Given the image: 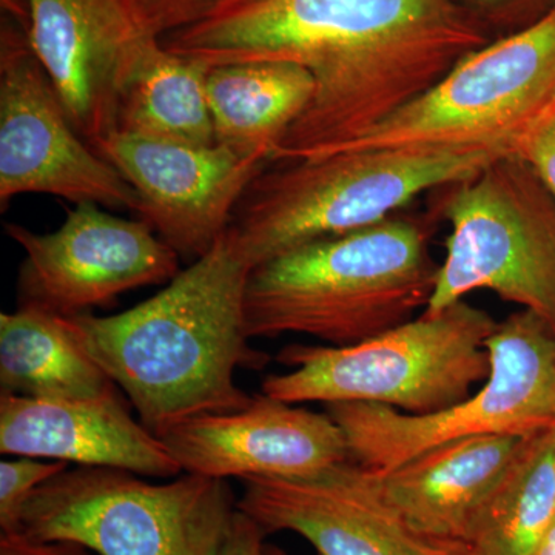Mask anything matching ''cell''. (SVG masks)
<instances>
[{"label":"cell","mask_w":555,"mask_h":555,"mask_svg":"<svg viewBox=\"0 0 555 555\" xmlns=\"http://www.w3.org/2000/svg\"><path fill=\"white\" fill-rule=\"evenodd\" d=\"M0 452L163 480L182 474L169 447L134 418L119 389L94 398L2 393Z\"/></svg>","instance_id":"16"},{"label":"cell","mask_w":555,"mask_h":555,"mask_svg":"<svg viewBox=\"0 0 555 555\" xmlns=\"http://www.w3.org/2000/svg\"><path fill=\"white\" fill-rule=\"evenodd\" d=\"M264 545L266 532L261 526L238 511L221 555H262Z\"/></svg>","instance_id":"26"},{"label":"cell","mask_w":555,"mask_h":555,"mask_svg":"<svg viewBox=\"0 0 555 555\" xmlns=\"http://www.w3.org/2000/svg\"><path fill=\"white\" fill-rule=\"evenodd\" d=\"M238 511L221 478L185 473L153 483L129 470L78 466L36 489L20 532L96 555H221Z\"/></svg>","instance_id":"6"},{"label":"cell","mask_w":555,"mask_h":555,"mask_svg":"<svg viewBox=\"0 0 555 555\" xmlns=\"http://www.w3.org/2000/svg\"><path fill=\"white\" fill-rule=\"evenodd\" d=\"M238 509L266 535L294 532L318 555H466L404 524L379 491L375 473L352 460L306 478H250Z\"/></svg>","instance_id":"14"},{"label":"cell","mask_w":555,"mask_h":555,"mask_svg":"<svg viewBox=\"0 0 555 555\" xmlns=\"http://www.w3.org/2000/svg\"><path fill=\"white\" fill-rule=\"evenodd\" d=\"M429 236L426 222L393 215L257 266L247 280V337L299 334L345 347L406 323L436 287Z\"/></svg>","instance_id":"3"},{"label":"cell","mask_w":555,"mask_h":555,"mask_svg":"<svg viewBox=\"0 0 555 555\" xmlns=\"http://www.w3.org/2000/svg\"><path fill=\"white\" fill-rule=\"evenodd\" d=\"M25 193L69 203L141 208L138 193L73 126L60 94L21 28L0 43V206Z\"/></svg>","instance_id":"10"},{"label":"cell","mask_w":555,"mask_h":555,"mask_svg":"<svg viewBox=\"0 0 555 555\" xmlns=\"http://www.w3.org/2000/svg\"><path fill=\"white\" fill-rule=\"evenodd\" d=\"M141 201L139 215L179 257H203L268 160L224 145H192L116 131L98 149Z\"/></svg>","instance_id":"13"},{"label":"cell","mask_w":555,"mask_h":555,"mask_svg":"<svg viewBox=\"0 0 555 555\" xmlns=\"http://www.w3.org/2000/svg\"><path fill=\"white\" fill-rule=\"evenodd\" d=\"M555 520V427L525 437L466 537V555H532Z\"/></svg>","instance_id":"20"},{"label":"cell","mask_w":555,"mask_h":555,"mask_svg":"<svg viewBox=\"0 0 555 555\" xmlns=\"http://www.w3.org/2000/svg\"><path fill=\"white\" fill-rule=\"evenodd\" d=\"M0 387L36 398H94L119 389L83 346L73 317L35 305L0 315Z\"/></svg>","instance_id":"19"},{"label":"cell","mask_w":555,"mask_h":555,"mask_svg":"<svg viewBox=\"0 0 555 555\" xmlns=\"http://www.w3.org/2000/svg\"><path fill=\"white\" fill-rule=\"evenodd\" d=\"M206 87L215 142L270 163L309 107L315 80L287 62H246L208 69Z\"/></svg>","instance_id":"18"},{"label":"cell","mask_w":555,"mask_h":555,"mask_svg":"<svg viewBox=\"0 0 555 555\" xmlns=\"http://www.w3.org/2000/svg\"><path fill=\"white\" fill-rule=\"evenodd\" d=\"M144 30L156 39L201 20L217 0H124Z\"/></svg>","instance_id":"23"},{"label":"cell","mask_w":555,"mask_h":555,"mask_svg":"<svg viewBox=\"0 0 555 555\" xmlns=\"http://www.w3.org/2000/svg\"><path fill=\"white\" fill-rule=\"evenodd\" d=\"M101 207L78 204L50 233L5 224L7 235L25 254L17 280L20 305L87 315L108 308L126 292L178 275L181 257L147 221L118 218Z\"/></svg>","instance_id":"11"},{"label":"cell","mask_w":555,"mask_h":555,"mask_svg":"<svg viewBox=\"0 0 555 555\" xmlns=\"http://www.w3.org/2000/svg\"><path fill=\"white\" fill-rule=\"evenodd\" d=\"M478 5L486 7L488 10H496V7H503L509 0H474Z\"/></svg>","instance_id":"28"},{"label":"cell","mask_w":555,"mask_h":555,"mask_svg":"<svg viewBox=\"0 0 555 555\" xmlns=\"http://www.w3.org/2000/svg\"><path fill=\"white\" fill-rule=\"evenodd\" d=\"M207 65L164 49L149 51L120 101L118 131L192 145H214Z\"/></svg>","instance_id":"21"},{"label":"cell","mask_w":555,"mask_h":555,"mask_svg":"<svg viewBox=\"0 0 555 555\" xmlns=\"http://www.w3.org/2000/svg\"><path fill=\"white\" fill-rule=\"evenodd\" d=\"M160 43L208 68L287 62L308 69L312 101L270 160L288 163L366 133L486 38L452 0H217Z\"/></svg>","instance_id":"1"},{"label":"cell","mask_w":555,"mask_h":555,"mask_svg":"<svg viewBox=\"0 0 555 555\" xmlns=\"http://www.w3.org/2000/svg\"><path fill=\"white\" fill-rule=\"evenodd\" d=\"M491 374L462 403L411 415L371 403L327 404L352 462L387 473L429 449L477 436H531L555 427V332L521 309L488 339Z\"/></svg>","instance_id":"9"},{"label":"cell","mask_w":555,"mask_h":555,"mask_svg":"<svg viewBox=\"0 0 555 555\" xmlns=\"http://www.w3.org/2000/svg\"><path fill=\"white\" fill-rule=\"evenodd\" d=\"M506 156V155H505ZM499 155L377 149L272 163L248 185L228 232L251 269L312 241L371 228Z\"/></svg>","instance_id":"4"},{"label":"cell","mask_w":555,"mask_h":555,"mask_svg":"<svg viewBox=\"0 0 555 555\" xmlns=\"http://www.w3.org/2000/svg\"><path fill=\"white\" fill-rule=\"evenodd\" d=\"M64 462L17 456L0 463V534L20 532L22 511L36 489L67 469Z\"/></svg>","instance_id":"22"},{"label":"cell","mask_w":555,"mask_h":555,"mask_svg":"<svg viewBox=\"0 0 555 555\" xmlns=\"http://www.w3.org/2000/svg\"><path fill=\"white\" fill-rule=\"evenodd\" d=\"M0 555H96L78 543L64 540H38L13 532L0 534Z\"/></svg>","instance_id":"25"},{"label":"cell","mask_w":555,"mask_h":555,"mask_svg":"<svg viewBox=\"0 0 555 555\" xmlns=\"http://www.w3.org/2000/svg\"><path fill=\"white\" fill-rule=\"evenodd\" d=\"M524 440L495 434L449 441L375 477L387 505L416 534L465 546L470 526Z\"/></svg>","instance_id":"17"},{"label":"cell","mask_w":555,"mask_h":555,"mask_svg":"<svg viewBox=\"0 0 555 555\" xmlns=\"http://www.w3.org/2000/svg\"><path fill=\"white\" fill-rule=\"evenodd\" d=\"M516 155L528 163L555 196V105L545 118L526 134L518 145Z\"/></svg>","instance_id":"24"},{"label":"cell","mask_w":555,"mask_h":555,"mask_svg":"<svg viewBox=\"0 0 555 555\" xmlns=\"http://www.w3.org/2000/svg\"><path fill=\"white\" fill-rule=\"evenodd\" d=\"M554 105L555 7L528 27L470 51L436 86L321 156L377 149L516 155Z\"/></svg>","instance_id":"7"},{"label":"cell","mask_w":555,"mask_h":555,"mask_svg":"<svg viewBox=\"0 0 555 555\" xmlns=\"http://www.w3.org/2000/svg\"><path fill=\"white\" fill-rule=\"evenodd\" d=\"M25 31L80 137L94 150L118 131L120 101L159 42L124 0H22Z\"/></svg>","instance_id":"12"},{"label":"cell","mask_w":555,"mask_h":555,"mask_svg":"<svg viewBox=\"0 0 555 555\" xmlns=\"http://www.w3.org/2000/svg\"><path fill=\"white\" fill-rule=\"evenodd\" d=\"M496 326L463 299L358 345H291L276 357L288 371L266 377L261 390L292 404L371 403L434 414L462 403L488 379V339Z\"/></svg>","instance_id":"5"},{"label":"cell","mask_w":555,"mask_h":555,"mask_svg":"<svg viewBox=\"0 0 555 555\" xmlns=\"http://www.w3.org/2000/svg\"><path fill=\"white\" fill-rule=\"evenodd\" d=\"M447 255L425 313L489 291L555 332V196L520 156L492 159L449 185Z\"/></svg>","instance_id":"8"},{"label":"cell","mask_w":555,"mask_h":555,"mask_svg":"<svg viewBox=\"0 0 555 555\" xmlns=\"http://www.w3.org/2000/svg\"><path fill=\"white\" fill-rule=\"evenodd\" d=\"M532 555H555V520L543 539L540 540L539 546L535 547Z\"/></svg>","instance_id":"27"},{"label":"cell","mask_w":555,"mask_h":555,"mask_svg":"<svg viewBox=\"0 0 555 555\" xmlns=\"http://www.w3.org/2000/svg\"><path fill=\"white\" fill-rule=\"evenodd\" d=\"M182 473L221 478H306L350 460L341 427L259 393L247 406L190 418L163 437Z\"/></svg>","instance_id":"15"},{"label":"cell","mask_w":555,"mask_h":555,"mask_svg":"<svg viewBox=\"0 0 555 555\" xmlns=\"http://www.w3.org/2000/svg\"><path fill=\"white\" fill-rule=\"evenodd\" d=\"M250 272L225 232L155 297L116 315L73 317L83 346L150 433L163 438L195 416L250 403L236 371H261L270 361L248 343Z\"/></svg>","instance_id":"2"},{"label":"cell","mask_w":555,"mask_h":555,"mask_svg":"<svg viewBox=\"0 0 555 555\" xmlns=\"http://www.w3.org/2000/svg\"><path fill=\"white\" fill-rule=\"evenodd\" d=\"M262 555H288V553H286L283 547L266 543L264 550H262Z\"/></svg>","instance_id":"29"}]
</instances>
